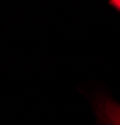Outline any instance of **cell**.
<instances>
[{"label": "cell", "instance_id": "2", "mask_svg": "<svg viewBox=\"0 0 120 125\" xmlns=\"http://www.w3.org/2000/svg\"><path fill=\"white\" fill-rule=\"evenodd\" d=\"M110 5H113L114 8L120 10V0H111V1H110Z\"/></svg>", "mask_w": 120, "mask_h": 125}, {"label": "cell", "instance_id": "1", "mask_svg": "<svg viewBox=\"0 0 120 125\" xmlns=\"http://www.w3.org/2000/svg\"><path fill=\"white\" fill-rule=\"evenodd\" d=\"M98 114L104 125H120V105L111 99L101 98L99 100Z\"/></svg>", "mask_w": 120, "mask_h": 125}]
</instances>
